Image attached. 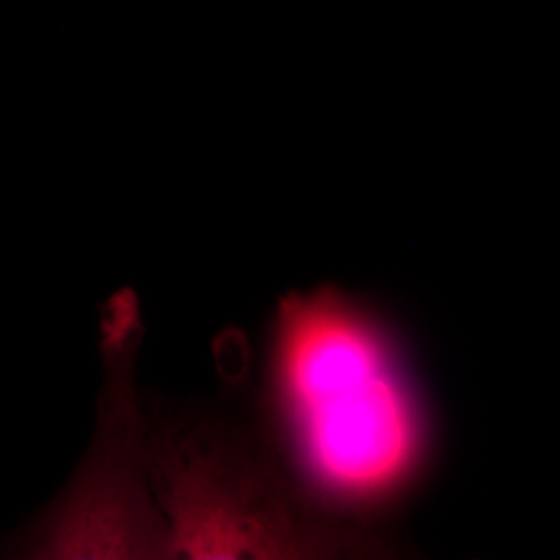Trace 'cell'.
I'll return each instance as SVG.
<instances>
[{
	"label": "cell",
	"instance_id": "obj_1",
	"mask_svg": "<svg viewBox=\"0 0 560 560\" xmlns=\"http://www.w3.org/2000/svg\"><path fill=\"white\" fill-rule=\"evenodd\" d=\"M252 407L305 497L342 525L388 534L436 469V409L402 328L340 287L277 303Z\"/></svg>",
	"mask_w": 560,
	"mask_h": 560
},
{
	"label": "cell",
	"instance_id": "obj_2",
	"mask_svg": "<svg viewBox=\"0 0 560 560\" xmlns=\"http://www.w3.org/2000/svg\"><path fill=\"white\" fill-rule=\"evenodd\" d=\"M145 465L173 559H395L393 532L328 517L266 436L252 405L141 390Z\"/></svg>",
	"mask_w": 560,
	"mask_h": 560
},
{
	"label": "cell",
	"instance_id": "obj_3",
	"mask_svg": "<svg viewBox=\"0 0 560 560\" xmlns=\"http://www.w3.org/2000/svg\"><path fill=\"white\" fill-rule=\"evenodd\" d=\"M141 340L140 300L133 289H120L101 310L102 388L92 442L59 497L0 541L2 559H173L145 465Z\"/></svg>",
	"mask_w": 560,
	"mask_h": 560
}]
</instances>
